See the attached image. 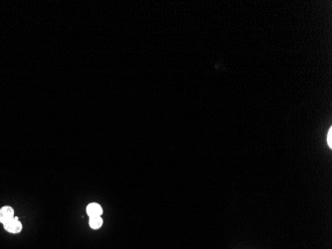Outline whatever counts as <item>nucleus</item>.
Returning a JSON list of instances; mask_svg holds the SVG:
<instances>
[{"label":"nucleus","mask_w":332,"mask_h":249,"mask_svg":"<svg viewBox=\"0 0 332 249\" xmlns=\"http://www.w3.org/2000/svg\"><path fill=\"white\" fill-rule=\"evenodd\" d=\"M87 214L90 217H95V216H101L103 214V208L100 204L97 203H90L87 206Z\"/></svg>","instance_id":"3"},{"label":"nucleus","mask_w":332,"mask_h":249,"mask_svg":"<svg viewBox=\"0 0 332 249\" xmlns=\"http://www.w3.org/2000/svg\"><path fill=\"white\" fill-rule=\"evenodd\" d=\"M4 228L6 232L10 233H18L21 232L22 229V224L21 222L18 220L17 217L12 218L11 220H9L8 222L4 223Z\"/></svg>","instance_id":"1"},{"label":"nucleus","mask_w":332,"mask_h":249,"mask_svg":"<svg viewBox=\"0 0 332 249\" xmlns=\"http://www.w3.org/2000/svg\"><path fill=\"white\" fill-rule=\"evenodd\" d=\"M14 218V210L10 206H4L0 209V222L1 223H6L9 220Z\"/></svg>","instance_id":"2"},{"label":"nucleus","mask_w":332,"mask_h":249,"mask_svg":"<svg viewBox=\"0 0 332 249\" xmlns=\"http://www.w3.org/2000/svg\"><path fill=\"white\" fill-rule=\"evenodd\" d=\"M327 143H328V146L331 148L332 147V129L330 128L329 131H328V133H327Z\"/></svg>","instance_id":"5"},{"label":"nucleus","mask_w":332,"mask_h":249,"mask_svg":"<svg viewBox=\"0 0 332 249\" xmlns=\"http://www.w3.org/2000/svg\"><path fill=\"white\" fill-rule=\"evenodd\" d=\"M103 225V219L101 216L95 217H90V226L93 229H99Z\"/></svg>","instance_id":"4"}]
</instances>
